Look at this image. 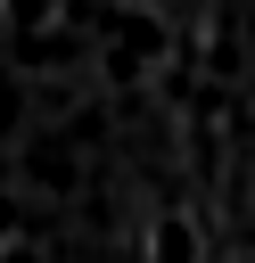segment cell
<instances>
[{
  "label": "cell",
  "instance_id": "1",
  "mask_svg": "<svg viewBox=\"0 0 255 263\" xmlns=\"http://www.w3.org/2000/svg\"><path fill=\"white\" fill-rule=\"evenodd\" d=\"M156 255H165V263H189V222H165V238H156Z\"/></svg>",
  "mask_w": 255,
  "mask_h": 263
}]
</instances>
